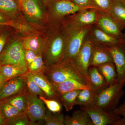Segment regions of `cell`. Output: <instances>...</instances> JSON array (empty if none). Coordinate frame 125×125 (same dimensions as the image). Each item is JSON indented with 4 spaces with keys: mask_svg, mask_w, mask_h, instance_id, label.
<instances>
[{
    "mask_svg": "<svg viewBox=\"0 0 125 125\" xmlns=\"http://www.w3.org/2000/svg\"><path fill=\"white\" fill-rule=\"evenodd\" d=\"M46 49L43 56L46 67L60 62L64 55L67 42L66 32L60 25L49 27Z\"/></svg>",
    "mask_w": 125,
    "mask_h": 125,
    "instance_id": "obj_1",
    "label": "cell"
},
{
    "mask_svg": "<svg viewBox=\"0 0 125 125\" xmlns=\"http://www.w3.org/2000/svg\"><path fill=\"white\" fill-rule=\"evenodd\" d=\"M44 74L52 84L74 79L84 84H87L85 79L77 69L72 61L62 62L57 64L46 67Z\"/></svg>",
    "mask_w": 125,
    "mask_h": 125,
    "instance_id": "obj_2",
    "label": "cell"
},
{
    "mask_svg": "<svg viewBox=\"0 0 125 125\" xmlns=\"http://www.w3.org/2000/svg\"><path fill=\"white\" fill-rule=\"evenodd\" d=\"M49 27L60 24L65 18L78 11L88 9L79 7L71 0H50L45 3Z\"/></svg>",
    "mask_w": 125,
    "mask_h": 125,
    "instance_id": "obj_3",
    "label": "cell"
},
{
    "mask_svg": "<svg viewBox=\"0 0 125 125\" xmlns=\"http://www.w3.org/2000/svg\"><path fill=\"white\" fill-rule=\"evenodd\" d=\"M0 63L1 65L15 66L28 71L25 61L24 49L21 38L12 37L8 41L0 54Z\"/></svg>",
    "mask_w": 125,
    "mask_h": 125,
    "instance_id": "obj_4",
    "label": "cell"
},
{
    "mask_svg": "<svg viewBox=\"0 0 125 125\" xmlns=\"http://www.w3.org/2000/svg\"><path fill=\"white\" fill-rule=\"evenodd\" d=\"M125 81H117L113 84L98 93L94 106L106 111L112 112L118 106L125 92L123 88Z\"/></svg>",
    "mask_w": 125,
    "mask_h": 125,
    "instance_id": "obj_5",
    "label": "cell"
},
{
    "mask_svg": "<svg viewBox=\"0 0 125 125\" xmlns=\"http://www.w3.org/2000/svg\"><path fill=\"white\" fill-rule=\"evenodd\" d=\"M21 10L27 22L34 26L42 27L47 22L45 4L42 0H22Z\"/></svg>",
    "mask_w": 125,
    "mask_h": 125,
    "instance_id": "obj_6",
    "label": "cell"
},
{
    "mask_svg": "<svg viewBox=\"0 0 125 125\" xmlns=\"http://www.w3.org/2000/svg\"><path fill=\"white\" fill-rule=\"evenodd\" d=\"M97 16V10L93 9H85L67 16L60 24L65 31H73L94 25Z\"/></svg>",
    "mask_w": 125,
    "mask_h": 125,
    "instance_id": "obj_7",
    "label": "cell"
},
{
    "mask_svg": "<svg viewBox=\"0 0 125 125\" xmlns=\"http://www.w3.org/2000/svg\"><path fill=\"white\" fill-rule=\"evenodd\" d=\"M92 26H87L73 31H67V42L64 55L61 62L73 60L79 52Z\"/></svg>",
    "mask_w": 125,
    "mask_h": 125,
    "instance_id": "obj_8",
    "label": "cell"
},
{
    "mask_svg": "<svg viewBox=\"0 0 125 125\" xmlns=\"http://www.w3.org/2000/svg\"><path fill=\"white\" fill-rule=\"evenodd\" d=\"M94 42L89 33L83 43L78 54L72 61L79 71L85 79L87 84L90 85L88 71Z\"/></svg>",
    "mask_w": 125,
    "mask_h": 125,
    "instance_id": "obj_9",
    "label": "cell"
},
{
    "mask_svg": "<svg viewBox=\"0 0 125 125\" xmlns=\"http://www.w3.org/2000/svg\"><path fill=\"white\" fill-rule=\"evenodd\" d=\"M45 105L38 96L28 91L25 111L33 125L37 121L44 120L47 110Z\"/></svg>",
    "mask_w": 125,
    "mask_h": 125,
    "instance_id": "obj_10",
    "label": "cell"
},
{
    "mask_svg": "<svg viewBox=\"0 0 125 125\" xmlns=\"http://www.w3.org/2000/svg\"><path fill=\"white\" fill-rule=\"evenodd\" d=\"M97 12V18L94 25L108 34L124 40L122 29L116 21L108 13L99 10Z\"/></svg>",
    "mask_w": 125,
    "mask_h": 125,
    "instance_id": "obj_11",
    "label": "cell"
},
{
    "mask_svg": "<svg viewBox=\"0 0 125 125\" xmlns=\"http://www.w3.org/2000/svg\"><path fill=\"white\" fill-rule=\"evenodd\" d=\"M81 109L87 112L94 125H114L121 118L120 116L112 112H107L95 106L89 107H81Z\"/></svg>",
    "mask_w": 125,
    "mask_h": 125,
    "instance_id": "obj_12",
    "label": "cell"
},
{
    "mask_svg": "<svg viewBox=\"0 0 125 125\" xmlns=\"http://www.w3.org/2000/svg\"><path fill=\"white\" fill-rule=\"evenodd\" d=\"M22 75L9 79L0 87V101H3L27 89Z\"/></svg>",
    "mask_w": 125,
    "mask_h": 125,
    "instance_id": "obj_13",
    "label": "cell"
},
{
    "mask_svg": "<svg viewBox=\"0 0 125 125\" xmlns=\"http://www.w3.org/2000/svg\"><path fill=\"white\" fill-rule=\"evenodd\" d=\"M111 53L117 73V81H125V44L106 47Z\"/></svg>",
    "mask_w": 125,
    "mask_h": 125,
    "instance_id": "obj_14",
    "label": "cell"
},
{
    "mask_svg": "<svg viewBox=\"0 0 125 125\" xmlns=\"http://www.w3.org/2000/svg\"><path fill=\"white\" fill-rule=\"evenodd\" d=\"M48 39V34L46 36L39 32L21 38L24 49L31 50L42 56L46 49Z\"/></svg>",
    "mask_w": 125,
    "mask_h": 125,
    "instance_id": "obj_15",
    "label": "cell"
},
{
    "mask_svg": "<svg viewBox=\"0 0 125 125\" xmlns=\"http://www.w3.org/2000/svg\"><path fill=\"white\" fill-rule=\"evenodd\" d=\"M89 33L94 43L105 47L125 43L124 40L118 39L108 34L94 25H92Z\"/></svg>",
    "mask_w": 125,
    "mask_h": 125,
    "instance_id": "obj_16",
    "label": "cell"
},
{
    "mask_svg": "<svg viewBox=\"0 0 125 125\" xmlns=\"http://www.w3.org/2000/svg\"><path fill=\"white\" fill-rule=\"evenodd\" d=\"M110 62H113V60L107 48L94 43L90 62V67H97L102 64Z\"/></svg>",
    "mask_w": 125,
    "mask_h": 125,
    "instance_id": "obj_17",
    "label": "cell"
},
{
    "mask_svg": "<svg viewBox=\"0 0 125 125\" xmlns=\"http://www.w3.org/2000/svg\"><path fill=\"white\" fill-rule=\"evenodd\" d=\"M30 73L32 79L45 93L46 98L55 99L60 102V97L56 93L52 83L43 73Z\"/></svg>",
    "mask_w": 125,
    "mask_h": 125,
    "instance_id": "obj_18",
    "label": "cell"
},
{
    "mask_svg": "<svg viewBox=\"0 0 125 125\" xmlns=\"http://www.w3.org/2000/svg\"><path fill=\"white\" fill-rule=\"evenodd\" d=\"M52 84L55 91L60 97L63 94L71 91L91 89L89 85L84 84L74 79L67 80L62 83Z\"/></svg>",
    "mask_w": 125,
    "mask_h": 125,
    "instance_id": "obj_19",
    "label": "cell"
},
{
    "mask_svg": "<svg viewBox=\"0 0 125 125\" xmlns=\"http://www.w3.org/2000/svg\"><path fill=\"white\" fill-rule=\"evenodd\" d=\"M88 75L91 89L98 93L109 86L97 67H90Z\"/></svg>",
    "mask_w": 125,
    "mask_h": 125,
    "instance_id": "obj_20",
    "label": "cell"
},
{
    "mask_svg": "<svg viewBox=\"0 0 125 125\" xmlns=\"http://www.w3.org/2000/svg\"><path fill=\"white\" fill-rule=\"evenodd\" d=\"M21 10L18 0H0V11L12 20H19Z\"/></svg>",
    "mask_w": 125,
    "mask_h": 125,
    "instance_id": "obj_21",
    "label": "cell"
},
{
    "mask_svg": "<svg viewBox=\"0 0 125 125\" xmlns=\"http://www.w3.org/2000/svg\"><path fill=\"white\" fill-rule=\"evenodd\" d=\"M64 123L66 125H94L87 112L84 110H76L71 116L64 117Z\"/></svg>",
    "mask_w": 125,
    "mask_h": 125,
    "instance_id": "obj_22",
    "label": "cell"
},
{
    "mask_svg": "<svg viewBox=\"0 0 125 125\" xmlns=\"http://www.w3.org/2000/svg\"><path fill=\"white\" fill-rule=\"evenodd\" d=\"M122 29H125V3L113 0L108 13Z\"/></svg>",
    "mask_w": 125,
    "mask_h": 125,
    "instance_id": "obj_23",
    "label": "cell"
},
{
    "mask_svg": "<svg viewBox=\"0 0 125 125\" xmlns=\"http://www.w3.org/2000/svg\"><path fill=\"white\" fill-rule=\"evenodd\" d=\"M98 94L92 89L81 90L76 98L75 105L86 107L94 106Z\"/></svg>",
    "mask_w": 125,
    "mask_h": 125,
    "instance_id": "obj_24",
    "label": "cell"
},
{
    "mask_svg": "<svg viewBox=\"0 0 125 125\" xmlns=\"http://www.w3.org/2000/svg\"><path fill=\"white\" fill-rule=\"evenodd\" d=\"M97 67L98 71L105 78L108 86L113 84L117 81V73L114 62H106Z\"/></svg>",
    "mask_w": 125,
    "mask_h": 125,
    "instance_id": "obj_25",
    "label": "cell"
},
{
    "mask_svg": "<svg viewBox=\"0 0 125 125\" xmlns=\"http://www.w3.org/2000/svg\"><path fill=\"white\" fill-rule=\"evenodd\" d=\"M10 27L23 37L38 32L34 25L29 23L23 22L19 20H12Z\"/></svg>",
    "mask_w": 125,
    "mask_h": 125,
    "instance_id": "obj_26",
    "label": "cell"
},
{
    "mask_svg": "<svg viewBox=\"0 0 125 125\" xmlns=\"http://www.w3.org/2000/svg\"><path fill=\"white\" fill-rule=\"evenodd\" d=\"M28 90L27 89L22 92L9 98L3 100L9 103L23 113L25 112L26 108L27 94Z\"/></svg>",
    "mask_w": 125,
    "mask_h": 125,
    "instance_id": "obj_27",
    "label": "cell"
},
{
    "mask_svg": "<svg viewBox=\"0 0 125 125\" xmlns=\"http://www.w3.org/2000/svg\"><path fill=\"white\" fill-rule=\"evenodd\" d=\"M81 90H74L63 94L60 96V102L64 107L66 111L73 109L75 105V101L78 94Z\"/></svg>",
    "mask_w": 125,
    "mask_h": 125,
    "instance_id": "obj_28",
    "label": "cell"
},
{
    "mask_svg": "<svg viewBox=\"0 0 125 125\" xmlns=\"http://www.w3.org/2000/svg\"><path fill=\"white\" fill-rule=\"evenodd\" d=\"M26 72L19 67L10 65H2L0 67V73L6 79L22 75Z\"/></svg>",
    "mask_w": 125,
    "mask_h": 125,
    "instance_id": "obj_29",
    "label": "cell"
},
{
    "mask_svg": "<svg viewBox=\"0 0 125 125\" xmlns=\"http://www.w3.org/2000/svg\"><path fill=\"white\" fill-rule=\"evenodd\" d=\"M28 91L30 93L38 96L46 97V94L32 79L29 72L23 75Z\"/></svg>",
    "mask_w": 125,
    "mask_h": 125,
    "instance_id": "obj_30",
    "label": "cell"
},
{
    "mask_svg": "<svg viewBox=\"0 0 125 125\" xmlns=\"http://www.w3.org/2000/svg\"><path fill=\"white\" fill-rule=\"evenodd\" d=\"M1 101V110L4 120L5 123L7 121L14 118L22 113L7 102Z\"/></svg>",
    "mask_w": 125,
    "mask_h": 125,
    "instance_id": "obj_31",
    "label": "cell"
},
{
    "mask_svg": "<svg viewBox=\"0 0 125 125\" xmlns=\"http://www.w3.org/2000/svg\"><path fill=\"white\" fill-rule=\"evenodd\" d=\"M64 117L63 114L54 113L47 109L43 120L46 125H64Z\"/></svg>",
    "mask_w": 125,
    "mask_h": 125,
    "instance_id": "obj_32",
    "label": "cell"
},
{
    "mask_svg": "<svg viewBox=\"0 0 125 125\" xmlns=\"http://www.w3.org/2000/svg\"><path fill=\"white\" fill-rule=\"evenodd\" d=\"M46 66L43 61V56L37 55L33 61L27 66L28 71L31 73H44Z\"/></svg>",
    "mask_w": 125,
    "mask_h": 125,
    "instance_id": "obj_33",
    "label": "cell"
},
{
    "mask_svg": "<svg viewBox=\"0 0 125 125\" xmlns=\"http://www.w3.org/2000/svg\"><path fill=\"white\" fill-rule=\"evenodd\" d=\"M39 97L44 103L48 109L54 113H60L62 107L61 103L60 101L46 98L42 96Z\"/></svg>",
    "mask_w": 125,
    "mask_h": 125,
    "instance_id": "obj_34",
    "label": "cell"
},
{
    "mask_svg": "<svg viewBox=\"0 0 125 125\" xmlns=\"http://www.w3.org/2000/svg\"><path fill=\"white\" fill-rule=\"evenodd\" d=\"M113 0H90L92 9L108 13Z\"/></svg>",
    "mask_w": 125,
    "mask_h": 125,
    "instance_id": "obj_35",
    "label": "cell"
},
{
    "mask_svg": "<svg viewBox=\"0 0 125 125\" xmlns=\"http://www.w3.org/2000/svg\"><path fill=\"white\" fill-rule=\"evenodd\" d=\"M4 125H31L33 124L30 121L25 111L14 118L7 121L5 123Z\"/></svg>",
    "mask_w": 125,
    "mask_h": 125,
    "instance_id": "obj_36",
    "label": "cell"
},
{
    "mask_svg": "<svg viewBox=\"0 0 125 125\" xmlns=\"http://www.w3.org/2000/svg\"><path fill=\"white\" fill-rule=\"evenodd\" d=\"M13 37L11 31L5 27L0 28V54L5 46Z\"/></svg>",
    "mask_w": 125,
    "mask_h": 125,
    "instance_id": "obj_37",
    "label": "cell"
},
{
    "mask_svg": "<svg viewBox=\"0 0 125 125\" xmlns=\"http://www.w3.org/2000/svg\"><path fill=\"white\" fill-rule=\"evenodd\" d=\"M37 55L36 52L31 50L24 49L25 61L27 67L33 61Z\"/></svg>",
    "mask_w": 125,
    "mask_h": 125,
    "instance_id": "obj_38",
    "label": "cell"
},
{
    "mask_svg": "<svg viewBox=\"0 0 125 125\" xmlns=\"http://www.w3.org/2000/svg\"><path fill=\"white\" fill-rule=\"evenodd\" d=\"M12 21L7 15L0 11V28L6 26L10 27Z\"/></svg>",
    "mask_w": 125,
    "mask_h": 125,
    "instance_id": "obj_39",
    "label": "cell"
},
{
    "mask_svg": "<svg viewBox=\"0 0 125 125\" xmlns=\"http://www.w3.org/2000/svg\"><path fill=\"white\" fill-rule=\"evenodd\" d=\"M75 4L79 7L85 9H92L90 0H71Z\"/></svg>",
    "mask_w": 125,
    "mask_h": 125,
    "instance_id": "obj_40",
    "label": "cell"
},
{
    "mask_svg": "<svg viewBox=\"0 0 125 125\" xmlns=\"http://www.w3.org/2000/svg\"><path fill=\"white\" fill-rule=\"evenodd\" d=\"M112 112L120 116H125V102L120 106H118Z\"/></svg>",
    "mask_w": 125,
    "mask_h": 125,
    "instance_id": "obj_41",
    "label": "cell"
},
{
    "mask_svg": "<svg viewBox=\"0 0 125 125\" xmlns=\"http://www.w3.org/2000/svg\"><path fill=\"white\" fill-rule=\"evenodd\" d=\"M113 125H125V116H123V118L121 117L115 122Z\"/></svg>",
    "mask_w": 125,
    "mask_h": 125,
    "instance_id": "obj_42",
    "label": "cell"
},
{
    "mask_svg": "<svg viewBox=\"0 0 125 125\" xmlns=\"http://www.w3.org/2000/svg\"><path fill=\"white\" fill-rule=\"evenodd\" d=\"M1 102L0 101V125H4L5 121L1 110Z\"/></svg>",
    "mask_w": 125,
    "mask_h": 125,
    "instance_id": "obj_43",
    "label": "cell"
},
{
    "mask_svg": "<svg viewBox=\"0 0 125 125\" xmlns=\"http://www.w3.org/2000/svg\"><path fill=\"white\" fill-rule=\"evenodd\" d=\"M7 80L3 75L0 73V87L2 85V84Z\"/></svg>",
    "mask_w": 125,
    "mask_h": 125,
    "instance_id": "obj_44",
    "label": "cell"
},
{
    "mask_svg": "<svg viewBox=\"0 0 125 125\" xmlns=\"http://www.w3.org/2000/svg\"><path fill=\"white\" fill-rule=\"evenodd\" d=\"M116 0L118 1H120V2L125 3V0Z\"/></svg>",
    "mask_w": 125,
    "mask_h": 125,
    "instance_id": "obj_45",
    "label": "cell"
},
{
    "mask_svg": "<svg viewBox=\"0 0 125 125\" xmlns=\"http://www.w3.org/2000/svg\"><path fill=\"white\" fill-rule=\"evenodd\" d=\"M43 2L45 3H46V2H48V1H49L50 0H42Z\"/></svg>",
    "mask_w": 125,
    "mask_h": 125,
    "instance_id": "obj_46",
    "label": "cell"
},
{
    "mask_svg": "<svg viewBox=\"0 0 125 125\" xmlns=\"http://www.w3.org/2000/svg\"><path fill=\"white\" fill-rule=\"evenodd\" d=\"M123 39H124L125 44V33L123 34Z\"/></svg>",
    "mask_w": 125,
    "mask_h": 125,
    "instance_id": "obj_47",
    "label": "cell"
},
{
    "mask_svg": "<svg viewBox=\"0 0 125 125\" xmlns=\"http://www.w3.org/2000/svg\"><path fill=\"white\" fill-rule=\"evenodd\" d=\"M1 64L0 63V66H1Z\"/></svg>",
    "mask_w": 125,
    "mask_h": 125,
    "instance_id": "obj_48",
    "label": "cell"
},
{
    "mask_svg": "<svg viewBox=\"0 0 125 125\" xmlns=\"http://www.w3.org/2000/svg\"><path fill=\"white\" fill-rule=\"evenodd\" d=\"M19 0V1H20L22 0Z\"/></svg>",
    "mask_w": 125,
    "mask_h": 125,
    "instance_id": "obj_49",
    "label": "cell"
}]
</instances>
